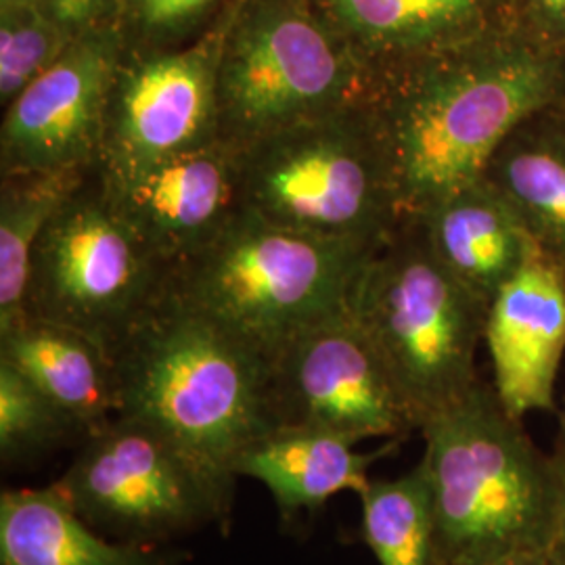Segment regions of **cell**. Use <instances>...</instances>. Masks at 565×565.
I'll list each match as a JSON object with an SVG mask.
<instances>
[{
  "mask_svg": "<svg viewBox=\"0 0 565 565\" xmlns=\"http://www.w3.org/2000/svg\"><path fill=\"white\" fill-rule=\"evenodd\" d=\"M564 88L551 51L484 36L382 74L371 107L404 221L484 179L515 128L559 107Z\"/></svg>",
  "mask_w": 565,
  "mask_h": 565,
  "instance_id": "1",
  "label": "cell"
},
{
  "mask_svg": "<svg viewBox=\"0 0 565 565\" xmlns=\"http://www.w3.org/2000/svg\"><path fill=\"white\" fill-rule=\"evenodd\" d=\"M114 359L120 415L170 436L233 499L239 457L273 429L263 356L163 291Z\"/></svg>",
  "mask_w": 565,
  "mask_h": 565,
  "instance_id": "2",
  "label": "cell"
},
{
  "mask_svg": "<svg viewBox=\"0 0 565 565\" xmlns=\"http://www.w3.org/2000/svg\"><path fill=\"white\" fill-rule=\"evenodd\" d=\"M422 459L436 524V565H476L522 551H553L557 478L553 457L522 419L478 382L431 415Z\"/></svg>",
  "mask_w": 565,
  "mask_h": 565,
  "instance_id": "3",
  "label": "cell"
},
{
  "mask_svg": "<svg viewBox=\"0 0 565 565\" xmlns=\"http://www.w3.org/2000/svg\"><path fill=\"white\" fill-rule=\"evenodd\" d=\"M373 249L242 207L212 242L168 270L166 294L270 364L302 331L350 308Z\"/></svg>",
  "mask_w": 565,
  "mask_h": 565,
  "instance_id": "4",
  "label": "cell"
},
{
  "mask_svg": "<svg viewBox=\"0 0 565 565\" xmlns=\"http://www.w3.org/2000/svg\"><path fill=\"white\" fill-rule=\"evenodd\" d=\"M242 149V207L323 239L377 247L404 223L371 103L291 124Z\"/></svg>",
  "mask_w": 565,
  "mask_h": 565,
  "instance_id": "5",
  "label": "cell"
},
{
  "mask_svg": "<svg viewBox=\"0 0 565 565\" xmlns=\"http://www.w3.org/2000/svg\"><path fill=\"white\" fill-rule=\"evenodd\" d=\"M350 308L422 425L480 382L476 352L486 310L404 221L366 258Z\"/></svg>",
  "mask_w": 565,
  "mask_h": 565,
  "instance_id": "6",
  "label": "cell"
},
{
  "mask_svg": "<svg viewBox=\"0 0 565 565\" xmlns=\"http://www.w3.org/2000/svg\"><path fill=\"white\" fill-rule=\"evenodd\" d=\"M377 74L317 0H237L218 67L221 139L245 147L373 102Z\"/></svg>",
  "mask_w": 565,
  "mask_h": 565,
  "instance_id": "7",
  "label": "cell"
},
{
  "mask_svg": "<svg viewBox=\"0 0 565 565\" xmlns=\"http://www.w3.org/2000/svg\"><path fill=\"white\" fill-rule=\"evenodd\" d=\"M166 279V266L116 212L95 170L42 233L25 319L78 329L114 354L162 298Z\"/></svg>",
  "mask_w": 565,
  "mask_h": 565,
  "instance_id": "8",
  "label": "cell"
},
{
  "mask_svg": "<svg viewBox=\"0 0 565 565\" xmlns=\"http://www.w3.org/2000/svg\"><path fill=\"white\" fill-rule=\"evenodd\" d=\"M55 484L86 524L126 545L172 546L233 505L170 436L128 415L82 440Z\"/></svg>",
  "mask_w": 565,
  "mask_h": 565,
  "instance_id": "9",
  "label": "cell"
},
{
  "mask_svg": "<svg viewBox=\"0 0 565 565\" xmlns=\"http://www.w3.org/2000/svg\"><path fill=\"white\" fill-rule=\"evenodd\" d=\"M233 7L179 49H124L107 105L102 179H128L221 139L218 67Z\"/></svg>",
  "mask_w": 565,
  "mask_h": 565,
  "instance_id": "10",
  "label": "cell"
},
{
  "mask_svg": "<svg viewBox=\"0 0 565 565\" xmlns=\"http://www.w3.org/2000/svg\"><path fill=\"white\" fill-rule=\"evenodd\" d=\"M268 413L273 429H321L356 443L419 431L352 308L312 324L270 361Z\"/></svg>",
  "mask_w": 565,
  "mask_h": 565,
  "instance_id": "11",
  "label": "cell"
},
{
  "mask_svg": "<svg viewBox=\"0 0 565 565\" xmlns=\"http://www.w3.org/2000/svg\"><path fill=\"white\" fill-rule=\"evenodd\" d=\"M121 53L120 28L78 36L42 76L2 107V177L99 166Z\"/></svg>",
  "mask_w": 565,
  "mask_h": 565,
  "instance_id": "12",
  "label": "cell"
},
{
  "mask_svg": "<svg viewBox=\"0 0 565 565\" xmlns=\"http://www.w3.org/2000/svg\"><path fill=\"white\" fill-rule=\"evenodd\" d=\"M99 181L116 212L170 270L242 210V149L218 139L128 179Z\"/></svg>",
  "mask_w": 565,
  "mask_h": 565,
  "instance_id": "13",
  "label": "cell"
},
{
  "mask_svg": "<svg viewBox=\"0 0 565 565\" xmlns=\"http://www.w3.org/2000/svg\"><path fill=\"white\" fill-rule=\"evenodd\" d=\"M484 343L492 387L507 411L524 419L553 411L565 352V270L539 254L488 303Z\"/></svg>",
  "mask_w": 565,
  "mask_h": 565,
  "instance_id": "14",
  "label": "cell"
},
{
  "mask_svg": "<svg viewBox=\"0 0 565 565\" xmlns=\"http://www.w3.org/2000/svg\"><path fill=\"white\" fill-rule=\"evenodd\" d=\"M417 223L438 263L486 306L543 254L520 214L486 177L436 203Z\"/></svg>",
  "mask_w": 565,
  "mask_h": 565,
  "instance_id": "15",
  "label": "cell"
},
{
  "mask_svg": "<svg viewBox=\"0 0 565 565\" xmlns=\"http://www.w3.org/2000/svg\"><path fill=\"white\" fill-rule=\"evenodd\" d=\"M0 361L57 404L84 440L120 415L116 359L78 329L28 317L0 333Z\"/></svg>",
  "mask_w": 565,
  "mask_h": 565,
  "instance_id": "16",
  "label": "cell"
},
{
  "mask_svg": "<svg viewBox=\"0 0 565 565\" xmlns=\"http://www.w3.org/2000/svg\"><path fill=\"white\" fill-rule=\"evenodd\" d=\"M401 440L361 452V443L342 434L275 427L249 446L237 461V478H252L266 486L282 520L315 513L335 494L363 492L371 467L387 457Z\"/></svg>",
  "mask_w": 565,
  "mask_h": 565,
  "instance_id": "17",
  "label": "cell"
},
{
  "mask_svg": "<svg viewBox=\"0 0 565 565\" xmlns=\"http://www.w3.org/2000/svg\"><path fill=\"white\" fill-rule=\"evenodd\" d=\"M377 78L484 36V0H317Z\"/></svg>",
  "mask_w": 565,
  "mask_h": 565,
  "instance_id": "18",
  "label": "cell"
},
{
  "mask_svg": "<svg viewBox=\"0 0 565 565\" xmlns=\"http://www.w3.org/2000/svg\"><path fill=\"white\" fill-rule=\"evenodd\" d=\"M0 565H186L174 546L126 545L82 520L57 484L0 494Z\"/></svg>",
  "mask_w": 565,
  "mask_h": 565,
  "instance_id": "19",
  "label": "cell"
},
{
  "mask_svg": "<svg viewBox=\"0 0 565 565\" xmlns=\"http://www.w3.org/2000/svg\"><path fill=\"white\" fill-rule=\"evenodd\" d=\"M520 214L541 252L565 270V116L559 107L525 120L484 174Z\"/></svg>",
  "mask_w": 565,
  "mask_h": 565,
  "instance_id": "20",
  "label": "cell"
},
{
  "mask_svg": "<svg viewBox=\"0 0 565 565\" xmlns=\"http://www.w3.org/2000/svg\"><path fill=\"white\" fill-rule=\"evenodd\" d=\"M97 170V168H95ZM95 170L7 174L0 182V333L25 319L32 258L44 228Z\"/></svg>",
  "mask_w": 565,
  "mask_h": 565,
  "instance_id": "21",
  "label": "cell"
},
{
  "mask_svg": "<svg viewBox=\"0 0 565 565\" xmlns=\"http://www.w3.org/2000/svg\"><path fill=\"white\" fill-rule=\"evenodd\" d=\"M361 536L380 565H436V524L424 467L361 492Z\"/></svg>",
  "mask_w": 565,
  "mask_h": 565,
  "instance_id": "22",
  "label": "cell"
},
{
  "mask_svg": "<svg viewBox=\"0 0 565 565\" xmlns=\"http://www.w3.org/2000/svg\"><path fill=\"white\" fill-rule=\"evenodd\" d=\"M81 429L13 364L0 361V461L28 463L70 443Z\"/></svg>",
  "mask_w": 565,
  "mask_h": 565,
  "instance_id": "23",
  "label": "cell"
},
{
  "mask_svg": "<svg viewBox=\"0 0 565 565\" xmlns=\"http://www.w3.org/2000/svg\"><path fill=\"white\" fill-rule=\"evenodd\" d=\"M72 39L36 2L0 9V105L7 107L65 53Z\"/></svg>",
  "mask_w": 565,
  "mask_h": 565,
  "instance_id": "24",
  "label": "cell"
},
{
  "mask_svg": "<svg viewBox=\"0 0 565 565\" xmlns=\"http://www.w3.org/2000/svg\"><path fill=\"white\" fill-rule=\"evenodd\" d=\"M218 0H120L126 51L179 49L200 28Z\"/></svg>",
  "mask_w": 565,
  "mask_h": 565,
  "instance_id": "25",
  "label": "cell"
},
{
  "mask_svg": "<svg viewBox=\"0 0 565 565\" xmlns=\"http://www.w3.org/2000/svg\"><path fill=\"white\" fill-rule=\"evenodd\" d=\"M36 4L72 39L103 28H120V0H36Z\"/></svg>",
  "mask_w": 565,
  "mask_h": 565,
  "instance_id": "26",
  "label": "cell"
},
{
  "mask_svg": "<svg viewBox=\"0 0 565 565\" xmlns=\"http://www.w3.org/2000/svg\"><path fill=\"white\" fill-rule=\"evenodd\" d=\"M553 467H555V478H557V536H555V546L553 553L565 559V457L553 452Z\"/></svg>",
  "mask_w": 565,
  "mask_h": 565,
  "instance_id": "27",
  "label": "cell"
},
{
  "mask_svg": "<svg viewBox=\"0 0 565 565\" xmlns=\"http://www.w3.org/2000/svg\"><path fill=\"white\" fill-rule=\"evenodd\" d=\"M525 4L548 25L565 30V0H525Z\"/></svg>",
  "mask_w": 565,
  "mask_h": 565,
  "instance_id": "28",
  "label": "cell"
},
{
  "mask_svg": "<svg viewBox=\"0 0 565 565\" xmlns=\"http://www.w3.org/2000/svg\"><path fill=\"white\" fill-rule=\"evenodd\" d=\"M551 564V551H522V553H509L503 557H494L482 564L476 565H548Z\"/></svg>",
  "mask_w": 565,
  "mask_h": 565,
  "instance_id": "29",
  "label": "cell"
},
{
  "mask_svg": "<svg viewBox=\"0 0 565 565\" xmlns=\"http://www.w3.org/2000/svg\"><path fill=\"white\" fill-rule=\"evenodd\" d=\"M555 452L565 457V403L564 408H562V415H559V436H557Z\"/></svg>",
  "mask_w": 565,
  "mask_h": 565,
  "instance_id": "30",
  "label": "cell"
},
{
  "mask_svg": "<svg viewBox=\"0 0 565 565\" xmlns=\"http://www.w3.org/2000/svg\"><path fill=\"white\" fill-rule=\"evenodd\" d=\"M21 2H36V0H0V7H11V4H21Z\"/></svg>",
  "mask_w": 565,
  "mask_h": 565,
  "instance_id": "31",
  "label": "cell"
},
{
  "mask_svg": "<svg viewBox=\"0 0 565 565\" xmlns=\"http://www.w3.org/2000/svg\"><path fill=\"white\" fill-rule=\"evenodd\" d=\"M548 565H565V559L564 557H559L557 553H553V551H551V564Z\"/></svg>",
  "mask_w": 565,
  "mask_h": 565,
  "instance_id": "32",
  "label": "cell"
},
{
  "mask_svg": "<svg viewBox=\"0 0 565 565\" xmlns=\"http://www.w3.org/2000/svg\"><path fill=\"white\" fill-rule=\"evenodd\" d=\"M559 109H562V114L565 116V88H564V97H562V103H559Z\"/></svg>",
  "mask_w": 565,
  "mask_h": 565,
  "instance_id": "33",
  "label": "cell"
}]
</instances>
